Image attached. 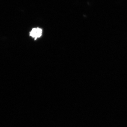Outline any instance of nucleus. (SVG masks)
Wrapping results in <instances>:
<instances>
[{"label":"nucleus","mask_w":127,"mask_h":127,"mask_svg":"<svg viewBox=\"0 0 127 127\" xmlns=\"http://www.w3.org/2000/svg\"><path fill=\"white\" fill-rule=\"evenodd\" d=\"M42 34V30L38 28H33L30 33V36L34 38L35 40L40 37Z\"/></svg>","instance_id":"nucleus-1"}]
</instances>
